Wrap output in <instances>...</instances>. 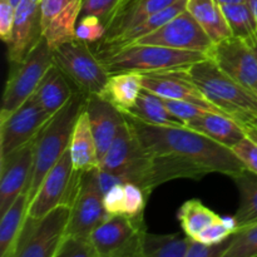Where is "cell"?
<instances>
[{"mask_svg":"<svg viewBox=\"0 0 257 257\" xmlns=\"http://www.w3.org/2000/svg\"><path fill=\"white\" fill-rule=\"evenodd\" d=\"M125 114V113H124ZM141 143L151 156L175 158L203 176L223 173L233 177L245 170L232 150L188 127H163L125 114Z\"/></svg>","mask_w":257,"mask_h":257,"instance_id":"obj_1","label":"cell"},{"mask_svg":"<svg viewBox=\"0 0 257 257\" xmlns=\"http://www.w3.org/2000/svg\"><path fill=\"white\" fill-rule=\"evenodd\" d=\"M109 74L122 72L152 73L163 70L187 69L200 60L207 59L202 52H188L153 44L103 45L98 44L94 50Z\"/></svg>","mask_w":257,"mask_h":257,"instance_id":"obj_2","label":"cell"},{"mask_svg":"<svg viewBox=\"0 0 257 257\" xmlns=\"http://www.w3.org/2000/svg\"><path fill=\"white\" fill-rule=\"evenodd\" d=\"M85 100L87 95L75 89L72 99L48 120L35 138L34 162L27 188L29 202L34 198L47 173L69 148L75 123L84 109Z\"/></svg>","mask_w":257,"mask_h":257,"instance_id":"obj_3","label":"cell"},{"mask_svg":"<svg viewBox=\"0 0 257 257\" xmlns=\"http://www.w3.org/2000/svg\"><path fill=\"white\" fill-rule=\"evenodd\" d=\"M186 70L206 99L223 114L242 125L251 124L257 117L256 93L226 74L212 59L200 60Z\"/></svg>","mask_w":257,"mask_h":257,"instance_id":"obj_4","label":"cell"},{"mask_svg":"<svg viewBox=\"0 0 257 257\" xmlns=\"http://www.w3.org/2000/svg\"><path fill=\"white\" fill-rule=\"evenodd\" d=\"M98 167L118 176L124 183L132 182L141 186L148 195L153 191L151 187L152 158L141 143L127 117Z\"/></svg>","mask_w":257,"mask_h":257,"instance_id":"obj_5","label":"cell"},{"mask_svg":"<svg viewBox=\"0 0 257 257\" xmlns=\"http://www.w3.org/2000/svg\"><path fill=\"white\" fill-rule=\"evenodd\" d=\"M53 59L75 88L87 97L99 95L110 77L89 44L79 39L63 43L53 49Z\"/></svg>","mask_w":257,"mask_h":257,"instance_id":"obj_6","label":"cell"},{"mask_svg":"<svg viewBox=\"0 0 257 257\" xmlns=\"http://www.w3.org/2000/svg\"><path fill=\"white\" fill-rule=\"evenodd\" d=\"M53 64V50L45 38H43L27 58L12 69L3 94L0 120L12 114L34 94Z\"/></svg>","mask_w":257,"mask_h":257,"instance_id":"obj_7","label":"cell"},{"mask_svg":"<svg viewBox=\"0 0 257 257\" xmlns=\"http://www.w3.org/2000/svg\"><path fill=\"white\" fill-rule=\"evenodd\" d=\"M147 233L143 216H109L95 228L89 240L95 257H141Z\"/></svg>","mask_w":257,"mask_h":257,"instance_id":"obj_8","label":"cell"},{"mask_svg":"<svg viewBox=\"0 0 257 257\" xmlns=\"http://www.w3.org/2000/svg\"><path fill=\"white\" fill-rule=\"evenodd\" d=\"M82 171L73 167L70 151L64 155L47 173L39 190L28 206V217L43 218L59 206L70 210L79 192Z\"/></svg>","mask_w":257,"mask_h":257,"instance_id":"obj_9","label":"cell"},{"mask_svg":"<svg viewBox=\"0 0 257 257\" xmlns=\"http://www.w3.org/2000/svg\"><path fill=\"white\" fill-rule=\"evenodd\" d=\"M70 210L59 206L43 218L28 217L14 257H54L65 237Z\"/></svg>","mask_w":257,"mask_h":257,"instance_id":"obj_10","label":"cell"},{"mask_svg":"<svg viewBox=\"0 0 257 257\" xmlns=\"http://www.w3.org/2000/svg\"><path fill=\"white\" fill-rule=\"evenodd\" d=\"M50 118L30 97L12 114L0 120V158L34 141Z\"/></svg>","mask_w":257,"mask_h":257,"instance_id":"obj_11","label":"cell"},{"mask_svg":"<svg viewBox=\"0 0 257 257\" xmlns=\"http://www.w3.org/2000/svg\"><path fill=\"white\" fill-rule=\"evenodd\" d=\"M136 43L161 45V47L188 50V52H202L207 55L213 45L212 40L208 38L205 30L201 28V25L196 22L187 9L173 18L162 28L151 33L147 37L141 38Z\"/></svg>","mask_w":257,"mask_h":257,"instance_id":"obj_12","label":"cell"},{"mask_svg":"<svg viewBox=\"0 0 257 257\" xmlns=\"http://www.w3.org/2000/svg\"><path fill=\"white\" fill-rule=\"evenodd\" d=\"M109 217L103 203V195L95 186L90 171L82 172L79 192L70 207L65 236L89 238L97 227Z\"/></svg>","mask_w":257,"mask_h":257,"instance_id":"obj_13","label":"cell"},{"mask_svg":"<svg viewBox=\"0 0 257 257\" xmlns=\"http://www.w3.org/2000/svg\"><path fill=\"white\" fill-rule=\"evenodd\" d=\"M208 58L232 79L257 94V55L250 43L231 37L216 43Z\"/></svg>","mask_w":257,"mask_h":257,"instance_id":"obj_14","label":"cell"},{"mask_svg":"<svg viewBox=\"0 0 257 257\" xmlns=\"http://www.w3.org/2000/svg\"><path fill=\"white\" fill-rule=\"evenodd\" d=\"M35 140L0 158V215L25 192L32 176Z\"/></svg>","mask_w":257,"mask_h":257,"instance_id":"obj_15","label":"cell"},{"mask_svg":"<svg viewBox=\"0 0 257 257\" xmlns=\"http://www.w3.org/2000/svg\"><path fill=\"white\" fill-rule=\"evenodd\" d=\"M142 84L145 89L160 95L163 99L185 100L211 112L222 113L206 99L186 69L143 73Z\"/></svg>","mask_w":257,"mask_h":257,"instance_id":"obj_16","label":"cell"},{"mask_svg":"<svg viewBox=\"0 0 257 257\" xmlns=\"http://www.w3.org/2000/svg\"><path fill=\"white\" fill-rule=\"evenodd\" d=\"M42 0H22L15 7V20L12 38L8 43V59L18 64L39 44L43 39Z\"/></svg>","mask_w":257,"mask_h":257,"instance_id":"obj_17","label":"cell"},{"mask_svg":"<svg viewBox=\"0 0 257 257\" xmlns=\"http://www.w3.org/2000/svg\"><path fill=\"white\" fill-rule=\"evenodd\" d=\"M83 0H42L43 37L55 49L63 43L75 39V27L80 17Z\"/></svg>","mask_w":257,"mask_h":257,"instance_id":"obj_18","label":"cell"},{"mask_svg":"<svg viewBox=\"0 0 257 257\" xmlns=\"http://www.w3.org/2000/svg\"><path fill=\"white\" fill-rule=\"evenodd\" d=\"M84 112L89 119L100 162L125 123V114L100 95L87 97Z\"/></svg>","mask_w":257,"mask_h":257,"instance_id":"obj_19","label":"cell"},{"mask_svg":"<svg viewBox=\"0 0 257 257\" xmlns=\"http://www.w3.org/2000/svg\"><path fill=\"white\" fill-rule=\"evenodd\" d=\"M177 2L180 0H127L107 25V34L99 43H112L119 35L135 28L151 15L176 4Z\"/></svg>","mask_w":257,"mask_h":257,"instance_id":"obj_20","label":"cell"},{"mask_svg":"<svg viewBox=\"0 0 257 257\" xmlns=\"http://www.w3.org/2000/svg\"><path fill=\"white\" fill-rule=\"evenodd\" d=\"M186 127L202 133L206 137L228 148H232L246 137L245 125L222 113L206 112L201 117L187 123Z\"/></svg>","mask_w":257,"mask_h":257,"instance_id":"obj_21","label":"cell"},{"mask_svg":"<svg viewBox=\"0 0 257 257\" xmlns=\"http://www.w3.org/2000/svg\"><path fill=\"white\" fill-rule=\"evenodd\" d=\"M74 92L75 90L70 88L67 75L53 64L32 97L50 117H53L72 99Z\"/></svg>","mask_w":257,"mask_h":257,"instance_id":"obj_22","label":"cell"},{"mask_svg":"<svg viewBox=\"0 0 257 257\" xmlns=\"http://www.w3.org/2000/svg\"><path fill=\"white\" fill-rule=\"evenodd\" d=\"M69 151L73 167L75 171L85 172V171H90L99 166L97 145H95L89 119H88V115L84 109L80 113L79 118L75 123Z\"/></svg>","mask_w":257,"mask_h":257,"instance_id":"obj_23","label":"cell"},{"mask_svg":"<svg viewBox=\"0 0 257 257\" xmlns=\"http://www.w3.org/2000/svg\"><path fill=\"white\" fill-rule=\"evenodd\" d=\"M142 89L141 73L122 72L110 74L104 89L99 95L123 113H128L137 102Z\"/></svg>","mask_w":257,"mask_h":257,"instance_id":"obj_24","label":"cell"},{"mask_svg":"<svg viewBox=\"0 0 257 257\" xmlns=\"http://www.w3.org/2000/svg\"><path fill=\"white\" fill-rule=\"evenodd\" d=\"M187 10L205 30L213 44L232 37L222 8L216 0H187Z\"/></svg>","mask_w":257,"mask_h":257,"instance_id":"obj_25","label":"cell"},{"mask_svg":"<svg viewBox=\"0 0 257 257\" xmlns=\"http://www.w3.org/2000/svg\"><path fill=\"white\" fill-rule=\"evenodd\" d=\"M28 200L27 191L2 215L0 221V257H14L19 236L27 220Z\"/></svg>","mask_w":257,"mask_h":257,"instance_id":"obj_26","label":"cell"},{"mask_svg":"<svg viewBox=\"0 0 257 257\" xmlns=\"http://www.w3.org/2000/svg\"><path fill=\"white\" fill-rule=\"evenodd\" d=\"M125 114H130L142 122L163 127H185L182 122L173 117L166 107L163 98L143 88L137 102Z\"/></svg>","mask_w":257,"mask_h":257,"instance_id":"obj_27","label":"cell"},{"mask_svg":"<svg viewBox=\"0 0 257 257\" xmlns=\"http://www.w3.org/2000/svg\"><path fill=\"white\" fill-rule=\"evenodd\" d=\"M231 178L240 193V205L235 213L238 228L257 223V173L245 168Z\"/></svg>","mask_w":257,"mask_h":257,"instance_id":"obj_28","label":"cell"},{"mask_svg":"<svg viewBox=\"0 0 257 257\" xmlns=\"http://www.w3.org/2000/svg\"><path fill=\"white\" fill-rule=\"evenodd\" d=\"M186 9H187V0H180V2H177L176 4L171 5V7L166 8V9L151 15L150 18L143 20L142 23L136 25L135 28L123 33L122 35H119V37H118L117 39L113 40L112 43H108V44L103 45H127L136 43L137 40H140L141 38L147 37L151 33L156 32V30H158L160 28H162L163 25L167 24V23L171 22L173 18H176L178 14L185 12ZM99 44H102V43H99Z\"/></svg>","mask_w":257,"mask_h":257,"instance_id":"obj_29","label":"cell"},{"mask_svg":"<svg viewBox=\"0 0 257 257\" xmlns=\"http://www.w3.org/2000/svg\"><path fill=\"white\" fill-rule=\"evenodd\" d=\"M221 216L203 205L200 200L186 201L177 212L181 228L191 240H195L206 227L216 222Z\"/></svg>","mask_w":257,"mask_h":257,"instance_id":"obj_30","label":"cell"},{"mask_svg":"<svg viewBox=\"0 0 257 257\" xmlns=\"http://www.w3.org/2000/svg\"><path fill=\"white\" fill-rule=\"evenodd\" d=\"M190 237L181 236L180 233L172 235H155L147 233L145 252L141 257H185Z\"/></svg>","mask_w":257,"mask_h":257,"instance_id":"obj_31","label":"cell"},{"mask_svg":"<svg viewBox=\"0 0 257 257\" xmlns=\"http://www.w3.org/2000/svg\"><path fill=\"white\" fill-rule=\"evenodd\" d=\"M221 8H222L226 20L230 25L232 37L248 42L257 34L255 15H253L248 3L221 5Z\"/></svg>","mask_w":257,"mask_h":257,"instance_id":"obj_32","label":"cell"},{"mask_svg":"<svg viewBox=\"0 0 257 257\" xmlns=\"http://www.w3.org/2000/svg\"><path fill=\"white\" fill-rule=\"evenodd\" d=\"M222 257H257V223L238 228Z\"/></svg>","mask_w":257,"mask_h":257,"instance_id":"obj_33","label":"cell"},{"mask_svg":"<svg viewBox=\"0 0 257 257\" xmlns=\"http://www.w3.org/2000/svg\"><path fill=\"white\" fill-rule=\"evenodd\" d=\"M125 2L127 0H83L80 17L94 15L107 27Z\"/></svg>","mask_w":257,"mask_h":257,"instance_id":"obj_34","label":"cell"},{"mask_svg":"<svg viewBox=\"0 0 257 257\" xmlns=\"http://www.w3.org/2000/svg\"><path fill=\"white\" fill-rule=\"evenodd\" d=\"M107 34V27L99 18L94 15H85L78 19L75 27V39L88 43L102 42Z\"/></svg>","mask_w":257,"mask_h":257,"instance_id":"obj_35","label":"cell"},{"mask_svg":"<svg viewBox=\"0 0 257 257\" xmlns=\"http://www.w3.org/2000/svg\"><path fill=\"white\" fill-rule=\"evenodd\" d=\"M124 197V216H128V217H142L143 212H145L148 193L136 183L125 182Z\"/></svg>","mask_w":257,"mask_h":257,"instance_id":"obj_36","label":"cell"},{"mask_svg":"<svg viewBox=\"0 0 257 257\" xmlns=\"http://www.w3.org/2000/svg\"><path fill=\"white\" fill-rule=\"evenodd\" d=\"M54 257H95L89 238L65 236Z\"/></svg>","mask_w":257,"mask_h":257,"instance_id":"obj_37","label":"cell"},{"mask_svg":"<svg viewBox=\"0 0 257 257\" xmlns=\"http://www.w3.org/2000/svg\"><path fill=\"white\" fill-rule=\"evenodd\" d=\"M166 107L170 110L171 114L175 118H177L180 122H182L183 124H187V123L192 122L196 118L201 117L203 113L211 112V110L205 109V108L200 107L197 104H193V103L185 102V100H176V99H165Z\"/></svg>","mask_w":257,"mask_h":257,"instance_id":"obj_38","label":"cell"},{"mask_svg":"<svg viewBox=\"0 0 257 257\" xmlns=\"http://www.w3.org/2000/svg\"><path fill=\"white\" fill-rule=\"evenodd\" d=\"M232 236L217 245H205L198 241L190 240L185 257H222L232 242Z\"/></svg>","mask_w":257,"mask_h":257,"instance_id":"obj_39","label":"cell"},{"mask_svg":"<svg viewBox=\"0 0 257 257\" xmlns=\"http://www.w3.org/2000/svg\"><path fill=\"white\" fill-rule=\"evenodd\" d=\"M232 152L243 163L246 170L257 173V143L246 136L237 145L233 146Z\"/></svg>","mask_w":257,"mask_h":257,"instance_id":"obj_40","label":"cell"},{"mask_svg":"<svg viewBox=\"0 0 257 257\" xmlns=\"http://www.w3.org/2000/svg\"><path fill=\"white\" fill-rule=\"evenodd\" d=\"M232 235V231L223 223L222 217H220L216 222L211 223L208 227H206L205 230L195 238V241L205 243V245H217V243H221L225 240H227V238Z\"/></svg>","mask_w":257,"mask_h":257,"instance_id":"obj_41","label":"cell"},{"mask_svg":"<svg viewBox=\"0 0 257 257\" xmlns=\"http://www.w3.org/2000/svg\"><path fill=\"white\" fill-rule=\"evenodd\" d=\"M103 203H104L105 211H107L109 216L124 215V183L117 185L113 188H110V190L103 196Z\"/></svg>","mask_w":257,"mask_h":257,"instance_id":"obj_42","label":"cell"},{"mask_svg":"<svg viewBox=\"0 0 257 257\" xmlns=\"http://www.w3.org/2000/svg\"><path fill=\"white\" fill-rule=\"evenodd\" d=\"M15 20V7L9 0H0V38L8 44L12 38Z\"/></svg>","mask_w":257,"mask_h":257,"instance_id":"obj_43","label":"cell"},{"mask_svg":"<svg viewBox=\"0 0 257 257\" xmlns=\"http://www.w3.org/2000/svg\"><path fill=\"white\" fill-rule=\"evenodd\" d=\"M90 173H92V177L93 180H94L95 186H97V188L99 190V192L102 193L103 196H104L110 188L114 187V186L124 183L118 176L113 175V173L110 172H107V171L102 170V168L99 167L90 170Z\"/></svg>","mask_w":257,"mask_h":257,"instance_id":"obj_44","label":"cell"},{"mask_svg":"<svg viewBox=\"0 0 257 257\" xmlns=\"http://www.w3.org/2000/svg\"><path fill=\"white\" fill-rule=\"evenodd\" d=\"M245 131H246V136L250 137L251 140H253L257 143V127H255V125L252 124H246Z\"/></svg>","mask_w":257,"mask_h":257,"instance_id":"obj_45","label":"cell"},{"mask_svg":"<svg viewBox=\"0 0 257 257\" xmlns=\"http://www.w3.org/2000/svg\"><path fill=\"white\" fill-rule=\"evenodd\" d=\"M220 5H228V4H238V3H248V0H216Z\"/></svg>","mask_w":257,"mask_h":257,"instance_id":"obj_46","label":"cell"},{"mask_svg":"<svg viewBox=\"0 0 257 257\" xmlns=\"http://www.w3.org/2000/svg\"><path fill=\"white\" fill-rule=\"evenodd\" d=\"M248 4H250L251 10H252L253 15H255V19L257 23V0H248Z\"/></svg>","mask_w":257,"mask_h":257,"instance_id":"obj_47","label":"cell"},{"mask_svg":"<svg viewBox=\"0 0 257 257\" xmlns=\"http://www.w3.org/2000/svg\"><path fill=\"white\" fill-rule=\"evenodd\" d=\"M248 43H250L251 47L253 48V50H255V53H256V55H257V34L252 38V39L248 40Z\"/></svg>","mask_w":257,"mask_h":257,"instance_id":"obj_48","label":"cell"},{"mask_svg":"<svg viewBox=\"0 0 257 257\" xmlns=\"http://www.w3.org/2000/svg\"><path fill=\"white\" fill-rule=\"evenodd\" d=\"M9 2H10V3H12V4H13V5H14V7H17V5H18V4H19V3H20V2H22V0H9Z\"/></svg>","mask_w":257,"mask_h":257,"instance_id":"obj_49","label":"cell"},{"mask_svg":"<svg viewBox=\"0 0 257 257\" xmlns=\"http://www.w3.org/2000/svg\"><path fill=\"white\" fill-rule=\"evenodd\" d=\"M251 124H252V125H255V127H257V117L255 118V119L252 120V123H251Z\"/></svg>","mask_w":257,"mask_h":257,"instance_id":"obj_50","label":"cell"},{"mask_svg":"<svg viewBox=\"0 0 257 257\" xmlns=\"http://www.w3.org/2000/svg\"><path fill=\"white\" fill-rule=\"evenodd\" d=\"M123 5H124V4H123Z\"/></svg>","mask_w":257,"mask_h":257,"instance_id":"obj_51","label":"cell"}]
</instances>
